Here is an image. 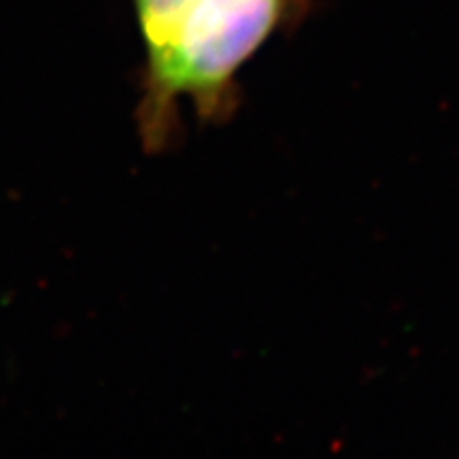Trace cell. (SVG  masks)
<instances>
[{
  "label": "cell",
  "mask_w": 459,
  "mask_h": 459,
  "mask_svg": "<svg viewBox=\"0 0 459 459\" xmlns=\"http://www.w3.org/2000/svg\"><path fill=\"white\" fill-rule=\"evenodd\" d=\"M145 48L141 139L164 147L181 100L198 117L221 119L237 100L247 62L294 20L307 0H132Z\"/></svg>",
  "instance_id": "6da1fadb"
}]
</instances>
